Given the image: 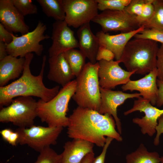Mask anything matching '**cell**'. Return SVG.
Here are the masks:
<instances>
[{
	"label": "cell",
	"mask_w": 163,
	"mask_h": 163,
	"mask_svg": "<svg viewBox=\"0 0 163 163\" xmlns=\"http://www.w3.org/2000/svg\"><path fill=\"white\" fill-rule=\"evenodd\" d=\"M69 118L67 133L70 138L83 139L102 147L106 142L105 136L118 142L123 140L116 130L114 119L108 114L78 106Z\"/></svg>",
	"instance_id": "6da1fadb"
},
{
	"label": "cell",
	"mask_w": 163,
	"mask_h": 163,
	"mask_svg": "<svg viewBox=\"0 0 163 163\" xmlns=\"http://www.w3.org/2000/svg\"><path fill=\"white\" fill-rule=\"evenodd\" d=\"M34 57L32 53L27 54L24 58L25 62L22 74L16 80L3 87H0V106L1 108L11 103L13 99L20 96H34L40 98L45 102L53 98L59 91L60 87L57 85L48 88L44 85L43 79L46 57L43 56L41 69L37 76L33 75L30 65Z\"/></svg>",
	"instance_id": "7a4b0ae2"
},
{
	"label": "cell",
	"mask_w": 163,
	"mask_h": 163,
	"mask_svg": "<svg viewBox=\"0 0 163 163\" xmlns=\"http://www.w3.org/2000/svg\"><path fill=\"white\" fill-rule=\"evenodd\" d=\"M158 48L156 41L135 38L127 43L119 60L127 71L145 75L156 68Z\"/></svg>",
	"instance_id": "3957f363"
},
{
	"label": "cell",
	"mask_w": 163,
	"mask_h": 163,
	"mask_svg": "<svg viewBox=\"0 0 163 163\" xmlns=\"http://www.w3.org/2000/svg\"><path fill=\"white\" fill-rule=\"evenodd\" d=\"M76 85V80H72L49 101L40 99L37 101V117L42 122L50 127H68L69 122V117L66 116L68 104L75 92Z\"/></svg>",
	"instance_id": "277c9868"
},
{
	"label": "cell",
	"mask_w": 163,
	"mask_h": 163,
	"mask_svg": "<svg viewBox=\"0 0 163 163\" xmlns=\"http://www.w3.org/2000/svg\"><path fill=\"white\" fill-rule=\"evenodd\" d=\"M98 62L86 63L82 71L76 77V88L72 98L78 106L99 111L100 92L98 72Z\"/></svg>",
	"instance_id": "5b68a950"
},
{
	"label": "cell",
	"mask_w": 163,
	"mask_h": 163,
	"mask_svg": "<svg viewBox=\"0 0 163 163\" xmlns=\"http://www.w3.org/2000/svg\"><path fill=\"white\" fill-rule=\"evenodd\" d=\"M37 101L32 97L15 98L8 106L1 108L0 122L12 123L18 128H29L34 125L37 117Z\"/></svg>",
	"instance_id": "8992f818"
},
{
	"label": "cell",
	"mask_w": 163,
	"mask_h": 163,
	"mask_svg": "<svg viewBox=\"0 0 163 163\" xmlns=\"http://www.w3.org/2000/svg\"><path fill=\"white\" fill-rule=\"evenodd\" d=\"M46 25L39 21L35 28L32 31L21 36L12 34L13 40L6 44L8 55L17 57L24 58L27 54L34 53L40 56L43 50V46L40 42L51 37L44 33L46 30Z\"/></svg>",
	"instance_id": "52a82bcc"
},
{
	"label": "cell",
	"mask_w": 163,
	"mask_h": 163,
	"mask_svg": "<svg viewBox=\"0 0 163 163\" xmlns=\"http://www.w3.org/2000/svg\"><path fill=\"white\" fill-rule=\"evenodd\" d=\"M63 129L62 127L34 125L29 128H18L15 130L19 135L18 144L27 145L40 152L45 148L56 144Z\"/></svg>",
	"instance_id": "ba28073f"
},
{
	"label": "cell",
	"mask_w": 163,
	"mask_h": 163,
	"mask_svg": "<svg viewBox=\"0 0 163 163\" xmlns=\"http://www.w3.org/2000/svg\"><path fill=\"white\" fill-rule=\"evenodd\" d=\"M91 21L100 25L101 30L105 33L113 31L128 32L141 27L136 16L131 14L124 10L102 11Z\"/></svg>",
	"instance_id": "9c48e42d"
},
{
	"label": "cell",
	"mask_w": 163,
	"mask_h": 163,
	"mask_svg": "<svg viewBox=\"0 0 163 163\" xmlns=\"http://www.w3.org/2000/svg\"><path fill=\"white\" fill-rule=\"evenodd\" d=\"M66 14L65 21L75 28L90 23L98 14L96 0H62Z\"/></svg>",
	"instance_id": "30bf717a"
},
{
	"label": "cell",
	"mask_w": 163,
	"mask_h": 163,
	"mask_svg": "<svg viewBox=\"0 0 163 163\" xmlns=\"http://www.w3.org/2000/svg\"><path fill=\"white\" fill-rule=\"evenodd\" d=\"M137 111L143 112L145 115L141 118H133V122L141 128V131L143 134L152 136L156 133L158 120L163 114V109H160L154 107L149 100L140 96L137 100H135L132 108L125 112L124 114L125 115H127Z\"/></svg>",
	"instance_id": "8fae6325"
},
{
	"label": "cell",
	"mask_w": 163,
	"mask_h": 163,
	"mask_svg": "<svg viewBox=\"0 0 163 163\" xmlns=\"http://www.w3.org/2000/svg\"><path fill=\"white\" fill-rule=\"evenodd\" d=\"M99 68L98 75L100 87L111 89L120 85H125L130 80L135 71L129 72L122 69L119 65V60L98 62Z\"/></svg>",
	"instance_id": "7c38bea8"
},
{
	"label": "cell",
	"mask_w": 163,
	"mask_h": 163,
	"mask_svg": "<svg viewBox=\"0 0 163 163\" xmlns=\"http://www.w3.org/2000/svg\"><path fill=\"white\" fill-rule=\"evenodd\" d=\"M52 44L48 51L49 57L56 56L69 50L79 48V43L64 21H56L52 25Z\"/></svg>",
	"instance_id": "4fadbf2b"
},
{
	"label": "cell",
	"mask_w": 163,
	"mask_h": 163,
	"mask_svg": "<svg viewBox=\"0 0 163 163\" xmlns=\"http://www.w3.org/2000/svg\"><path fill=\"white\" fill-rule=\"evenodd\" d=\"M100 105L98 112L101 114H108L114 119L118 132H122L121 123L117 116V109L127 99L138 98L141 96L139 93H127L120 91L103 88L100 87Z\"/></svg>",
	"instance_id": "5bb4252c"
},
{
	"label": "cell",
	"mask_w": 163,
	"mask_h": 163,
	"mask_svg": "<svg viewBox=\"0 0 163 163\" xmlns=\"http://www.w3.org/2000/svg\"><path fill=\"white\" fill-rule=\"evenodd\" d=\"M0 21L11 32L19 33L22 35L29 32V27L25 22L24 16L15 7L12 0H0Z\"/></svg>",
	"instance_id": "9a60e30c"
},
{
	"label": "cell",
	"mask_w": 163,
	"mask_h": 163,
	"mask_svg": "<svg viewBox=\"0 0 163 163\" xmlns=\"http://www.w3.org/2000/svg\"><path fill=\"white\" fill-rule=\"evenodd\" d=\"M158 72L157 68L145 76L136 80H130L121 87L123 91H139L144 99L149 100L153 106L156 105L158 88L157 84Z\"/></svg>",
	"instance_id": "2e32d148"
},
{
	"label": "cell",
	"mask_w": 163,
	"mask_h": 163,
	"mask_svg": "<svg viewBox=\"0 0 163 163\" xmlns=\"http://www.w3.org/2000/svg\"><path fill=\"white\" fill-rule=\"evenodd\" d=\"M144 29V27L141 26L133 31L113 35L101 30L97 33L96 36L99 40L100 46L105 47L111 50L114 54L116 60H119L128 42L136 34L139 33Z\"/></svg>",
	"instance_id": "e0dca14e"
},
{
	"label": "cell",
	"mask_w": 163,
	"mask_h": 163,
	"mask_svg": "<svg viewBox=\"0 0 163 163\" xmlns=\"http://www.w3.org/2000/svg\"><path fill=\"white\" fill-rule=\"evenodd\" d=\"M94 145L91 142L80 139H74L66 142L60 154V163H82L87 155L94 152Z\"/></svg>",
	"instance_id": "ac0fdd59"
},
{
	"label": "cell",
	"mask_w": 163,
	"mask_h": 163,
	"mask_svg": "<svg viewBox=\"0 0 163 163\" xmlns=\"http://www.w3.org/2000/svg\"><path fill=\"white\" fill-rule=\"evenodd\" d=\"M49 69L48 79L64 87L75 76L66 59L63 53L48 59Z\"/></svg>",
	"instance_id": "d6986e66"
},
{
	"label": "cell",
	"mask_w": 163,
	"mask_h": 163,
	"mask_svg": "<svg viewBox=\"0 0 163 163\" xmlns=\"http://www.w3.org/2000/svg\"><path fill=\"white\" fill-rule=\"evenodd\" d=\"M77 34L80 50L90 62L96 63V56L100 45L97 37L91 31L90 23L80 27Z\"/></svg>",
	"instance_id": "ffe728a7"
},
{
	"label": "cell",
	"mask_w": 163,
	"mask_h": 163,
	"mask_svg": "<svg viewBox=\"0 0 163 163\" xmlns=\"http://www.w3.org/2000/svg\"><path fill=\"white\" fill-rule=\"evenodd\" d=\"M25 62V58H18L10 55L0 61V87L19 78L23 72Z\"/></svg>",
	"instance_id": "44dd1931"
},
{
	"label": "cell",
	"mask_w": 163,
	"mask_h": 163,
	"mask_svg": "<svg viewBox=\"0 0 163 163\" xmlns=\"http://www.w3.org/2000/svg\"><path fill=\"white\" fill-rule=\"evenodd\" d=\"M126 163H160L161 158L158 152L148 151L141 144L135 151L126 156Z\"/></svg>",
	"instance_id": "7402d4cb"
},
{
	"label": "cell",
	"mask_w": 163,
	"mask_h": 163,
	"mask_svg": "<svg viewBox=\"0 0 163 163\" xmlns=\"http://www.w3.org/2000/svg\"><path fill=\"white\" fill-rule=\"evenodd\" d=\"M42 10L48 17L56 21H64L66 14L62 0H37Z\"/></svg>",
	"instance_id": "603a6c76"
},
{
	"label": "cell",
	"mask_w": 163,
	"mask_h": 163,
	"mask_svg": "<svg viewBox=\"0 0 163 163\" xmlns=\"http://www.w3.org/2000/svg\"><path fill=\"white\" fill-rule=\"evenodd\" d=\"M74 75L77 77L81 73L86 63V56L80 50L72 49L63 53Z\"/></svg>",
	"instance_id": "cb8c5ba5"
},
{
	"label": "cell",
	"mask_w": 163,
	"mask_h": 163,
	"mask_svg": "<svg viewBox=\"0 0 163 163\" xmlns=\"http://www.w3.org/2000/svg\"><path fill=\"white\" fill-rule=\"evenodd\" d=\"M153 4V15L149 20L142 23L141 26L144 29L153 28L163 31V0H154Z\"/></svg>",
	"instance_id": "d4e9b609"
},
{
	"label": "cell",
	"mask_w": 163,
	"mask_h": 163,
	"mask_svg": "<svg viewBox=\"0 0 163 163\" xmlns=\"http://www.w3.org/2000/svg\"><path fill=\"white\" fill-rule=\"evenodd\" d=\"M98 10L123 11L131 0H96Z\"/></svg>",
	"instance_id": "484cf974"
},
{
	"label": "cell",
	"mask_w": 163,
	"mask_h": 163,
	"mask_svg": "<svg viewBox=\"0 0 163 163\" xmlns=\"http://www.w3.org/2000/svg\"><path fill=\"white\" fill-rule=\"evenodd\" d=\"M34 163H60L61 155L57 153L50 146L47 147L40 152Z\"/></svg>",
	"instance_id": "4316f807"
},
{
	"label": "cell",
	"mask_w": 163,
	"mask_h": 163,
	"mask_svg": "<svg viewBox=\"0 0 163 163\" xmlns=\"http://www.w3.org/2000/svg\"><path fill=\"white\" fill-rule=\"evenodd\" d=\"M12 1L15 7L24 17L37 13L36 5L31 0H12Z\"/></svg>",
	"instance_id": "83f0119b"
},
{
	"label": "cell",
	"mask_w": 163,
	"mask_h": 163,
	"mask_svg": "<svg viewBox=\"0 0 163 163\" xmlns=\"http://www.w3.org/2000/svg\"><path fill=\"white\" fill-rule=\"evenodd\" d=\"M135 38L147 39L159 42L163 44V31L153 28L144 29L136 34Z\"/></svg>",
	"instance_id": "f1b7e54d"
},
{
	"label": "cell",
	"mask_w": 163,
	"mask_h": 163,
	"mask_svg": "<svg viewBox=\"0 0 163 163\" xmlns=\"http://www.w3.org/2000/svg\"><path fill=\"white\" fill-rule=\"evenodd\" d=\"M154 0H145V3L141 15L136 18L141 24L149 20L152 16L154 12L153 4Z\"/></svg>",
	"instance_id": "f546056e"
},
{
	"label": "cell",
	"mask_w": 163,
	"mask_h": 163,
	"mask_svg": "<svg viewBox=\"0 0 163 163\" xmlns=\"http://www.w3.org/2000/svg\"><path fill=\"white\" fill-rule=\"evenodd\" d=\"M144 3L145 0H131L124 10L131 14L139 16L142 13Z\"/></svg>",
	"instance_id": "4dcf8cb0"
},
{
	"label": "cell",
	"mask_w": 163,
	"mask_h": 163,
	"mask_svg": "<svg viewBox=\"0 0 163 163\" xmlns=\"http://www.w3.org/2000/svg\"><path fill=\"white\" fill-rule=\"evenodd\" d=\"M115 57L114 54L111 50L105 47L100 46L97 52L96 60L98 61L101 60L109 61L113 60Z\"/></svg>",
	"instance_id": "1f68e13d"
},
{
	"label": "cell",
	"mask_w": 163,
	"mask_h": 163,
	"mask_svg": "<svg viewBox=\"0 0 163 163\" xmlns=\"http://www.w3.org/2000/svg\"><path fill=\"white\" fill-rule=\"evenodd\" d=\"M156 68L158 79L163 81V44L158 48L157 55Z\"/></svg>",
	"instance_id": "d6a6232c"
},
{
	"label": "cell",
	"mask_w": 163,
	"mask_h": 163,
	"mask_svg": "<svg viewBox=\"0 0 163 163\" xmlns=\"http://www.w3.org/2000/svg\"><path fill=\"white\" fill-rule=\"evenodd\" d=\"M113 139L112 138L107 137L106 142L103 147L101 153L97 157H94L90 163H104L107 150Z\"/></svg>",
	"instance_id": "836d02e7"
},
{
	"label": "cell",
	"mask_w": 163,
	"mask_h": 163,
	"mask_svg": "<svg viewBox=\"0 0 163 163\" xmlns=\"http://www.w3.org/2000/svg\"><path fill=\"white\" fill-rule=\"evenodd\" d=\"M13 34L0 23V41L3 42L6 44L10 43L13 40Z\"/></svg>",
	"instance_id": "e575fe53"
},
{
	"label": "cell",
	"mask_w": 163,
	"mask_h": 163,
	"mask_svg": "<svg viewBox=\"0 0 163 163\" xmlns=\"http://www.w3.org/2000/svg\"><path fill=\"white\" fill-rule=\"evenodd\" d=\"M155 129L156 134L153 142L155 145H157L159 143L160 136L161 134L163 133V114L158 118V124Z\"/></svg>",
	"instance_id": "d590c367"
},
{
	"label": "cell",
	"mask_w": 163,
	"mask_h": 163,
	"mask_svg": "<svg viewBox=\"0 0 163 163\" xmlns=\"http://www.w3.org/2000/svg\"><path fill=\"white\" fill-rule=\"evenodd\" d=\"M157 84L158 93L156 105L159 107L163 105V81L157 79Z\"/></svg>",
	"instance_id": "8d00e7d4"
},
{
	"label": "cell",
	"mask_w": 163,
	"mask_h": 163,
	"mask_svg": "<svg viewBox=\"0 0 163 163\" xmlns=\"http://www.w3.org/2000/svg\"><path fill=\"white\" fill-rule=\"evenodd\" d=\"M19 135L16 131H12L9 138L8 142L13 146H16L18 145Z\"/></svg>",
	"instance_id": "74e56055"
},
{
	"label": "cell",
	"mask_w": 163,
	"mask_h": 163,
	"mask_svg": "<svg viewBox=\"0 0 163 163\" xmlns=\"http://www.w3.org/2000/svg\"><path fill=\"white\" fill-rule=\"evenodd\" d=\"M8 55L6 48V44L3 42L0 41V61Z\"/></svg>",
	"instance_id": "f35d334b"
},
{
	"label": "cell",
	"mask_w": 163,
	"mask_h": 163,
	"mask_svg": "<svg viewBox=\"0 0 163 163\" xmlns=\"http://www.w3.org/2000/svg\"><path fill=\"white\" fill-rule=\"evenodd\" d=\"M13 131L9 128H6L2 130L0 133L3 139L8 142L11 135Z\"/></svg>",
	"instance_id": "ab89813d"
},
{
	"label": "cell",
	"mask_w": 163,
	"mask_h": 163,
	"mask_svg": "<svg viewBox=\"0 0 163 163\" xmlns=\"http://www.w3.org/2000/svg\"><path fill=\"white\" fill-rule=\"evenodd\" d=\"M94 152L88 154L84 158L82 163H90L94 157Z\"/></svg>",
	"instance_id": "60d3db41"
},
{
	"label": "cell",
	"mask_w": 163,
	"mask_h": 163,
	"mask_svg": "<svg viewBox=\"0 0 163 163\" xmlns=\"http://www.w3.org/2000/svg\"><path fill=\"white\" fill-rule=\"evenodd\" d=\"M161 160L160 163H163V156L161 157Z\"/></svg>",
	"instance_id": "b9f144b4"
}]
</instances>
